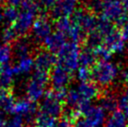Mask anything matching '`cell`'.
Wrapping results in <instances>:
<instances>
[{
    "instance_id": "41",
    "label": "cell",
    "mask_w": 128,
    "mask_h": 127,
    "mask_svg": "<svg viewBox=\"0 0 128 127\" xmlns=\"http://www.w3.org/2000/svg\"><path fill=\"white\" fill-rule=\"evenodd\" d=\"M27 127H41V126H39L38 124H36V122L35 124H29Z\"/></svg>"
},
{
    "instance_id": "4",
    "label": "cell",
    "mask_w": 128,
    "mask_h": 127,
    "mask_svg": "<svg viewBox=\"0 0 128 127\" xmlns=\"http://www.w3.org/2000/svg\"><path fill=\"white\" fill-rule=\"evenodd\" d=\"M50 80L48 72L36 70L33 73L30 80L25 86V92L27 98L33 102L38 101L45 95V89Z\"/></svg>"
},
{
    "instance_id": "39",
    "label": "cell",
    "mask_w": 128,
    "mask_h": 127,
    "mask_svg": "<svg viewBox=\"0 0 128 127\" xmlns=\"http://www.w3.org/2000/svg\"><path fill=\"white\" fill-rule=\"evenodd\" d=\"M124 7L126 13H128V0H124Z\"/></svg>"
},
{
    "instance_id": "3",
    "label": "cell",
    "mask_w": 128,
    "mask_h": 127,
    "mask_svg": "<svg viewBox=\"0 0 128 127\" xmlns=\"http://www.w3.org/2000/svg\"><path fill=\"white\" fill-rule=\"evenodd\" d=\"M80 52L82 50L78 43L68 41L57 54V63L70 73L78 70Z\"/></svg>"
},
{
    "instance_id": "9",
    "label": "cell",
    "mask_w": 128,
    "mask_h": 127,
    "mask_svg": "<svg viewBox=\"0 0 128 127\" xmlns=\"http://www.w3.org/2000/svg\"><path fill=\"white\" fill-rule=\"evenodd\" d=\"M52 25L47 15H41L36 18L32 27V36L36 41L43 42L52 33Z\"/></svg>"
},
{
    "instance_id": "14",
    "label": "cell",
    "mask_w": 128,
    "mask_h": 127,
    "mask_svg": "<svg viewBox=\"0 0 128 127\" xmlns=\"http://www.w3.org/2000/svg\"><path fill=\"white\" fill-rule=\"evenodd\" d=\"M82 117L89 126L100 127L106 120V111L100 106H91L82 114Z\"/></svg>"
},
{
    "instance_id": "18",
    "label": "cell",
    "mask_w": 128,
    "mask_h": 127,
    "mask_svg": "<svg viewBox=\"0 0 128 127\" xmlns=\"http://www.w3.org/2000/svg\"><path fill=\"white\" fill-rule=\"evenodd\" d=\"M31 44L29 42V40L25 38H22L20 39H17L13 43L12 47V52L15 54V56L21 59L24 57L30 56L29 54L31 52Z\"/></svg>"
},
{
    "instance_id": "35",
    "label": "cell",
    "mask_w": 128,
    "mask_h": 127,
    "mask_svg": "<svg viewBox=\"0 0 128 127\" xmlns=\"http://www.w3.org/2000/svg\"><path fill=\"white\" fill-rule=\"evenodd\" d=\"M121 78H122V80L128 84V68H125L124 70L122 71Z\"/></svg>"
},
{
    "instance_id": "23",
    "label": "cell",
    "mask_w": 128,
    "mask_h": 127,
    "mask_svg": "<svg viewBox=\"0 0 128 127\" xmlns=\"http://www.w3.org/2000/svg\"><path fill=\"white\" fill-rule=\"evenodd\" d=\"M119 102L113 94H105L100 98V106L103 108L106 112L113 113L117 110V106Z\"/></svg>"
},
{
    "instance_id": "40",
    "label": "cell",
    "mask_w": 128,
    "mask_h": 127,
    "mask_svg": "<svg viewBox=\"0 0 128 127\" xmlns=\"http://www.w3.org/2000/svg\"><path fill=\"white\" fill-rule=\"evenodd\" d=\"M4 21V16H3V11H0V24Z\"/></svg>"
},
{
    "instance_id": "20",
    "label": "cell",
    "mask_w": 128,
    "mask_h": 127,
    "mask_svg": "<svg viewBox=\"0 0 128 127\" xmlns=\"http://www.w3.org/2000/svg\"><path fill=\"white\" fill-rule=\"evenodd\" d=\"M35 67V61L31 56L24 57L19 59L18 63L13 66V71L15 76H20L22 74H28Z\"/></svg>"
},
{
    "instance_id": "13",
    "label": "cell",
    "mask_w": 128,
    "mask_h": 127,
    "mask_svg": "<svg viewBox=\"0 0 128 127\" xmlns=\"http://www.w3.org/2000/svg\"><path fill=\"white\" fill-rule=\"evenodd\" d=\"M104 46L112 53H121L125 49V39L120 31L114 28L103 38Z\"/></svg>"
},
{
    "instance_id": "10",
    "label": "cell",
    "mask_w": 128,
    "mask_h": 127,
    "mask_svg": "<svg viewBox=\"0 0 128 127\" xmlns=\"http://www.w3.org/2000/svg\"><path fill=\"white\" fill-rule=\"evenodd\" d=\"M50 80L54 90H64L71 80V73L57 64L52 70Z\"/></svg>"
},
{
    "instance_id": "11",
    "label": "cell",
    "mask_w": 128,
    "mask_h": 127,
    "mask_svg": "<svg viewBox=\"0 0 128 127\" xmlns=\"http://www.w3.org/2000/svg\"><path fill=\"white\" fill-rule=\"evenodd\" d=\"M76 90L78 92V95H80V105L78 106V108L80 106H82V105H85V104H91L92 99L96 98L97 96L100 95L99 88L96 84H94V82H80ZM77 108V110H78Z\"/></svg>"
},
{
    "instance_id": "17",
    "label": "cell",
    "mask_w": 128,
    "mask_h": 127,
    "mask_svg": "<svg viewBox=\"0 0 128 127\" xmlns=\"http://www.w3.org/2000/svg\"><path fill=\"white\" fill-rule=\"evenodd\" d=\"M14 77L12 66L10 64L0 66V90H10Z\"/></svg>"
},
{
    "instance_id": "29",
    "label": "cell",
    "mask_w": 128,
    "mask_h": 127,
    "mask_svg": "<svg viewBox=\"0 0 128 127\" xmlns=\"http://www.w3.org/2000/svg\"><path fill=\"white\" fill-rule=\"evenodd\" d=\"M96 56L97 59H100L101 61H110L113 53L110 52V50L106 48L104 45H99L94 49Z\"/></svg>"
},
{
    "instance_id": "28",
    "label": "cell",
    "mask_w": 128,
    "mask_h": 127,
    "mask_svg": "<svg viewBox=\"0 0 128 127\" xmlns=\"http://www.w3.org/2000/svg\"><path fill=\"white\" fill-rule=\"evenodd\" d=\"M12 49L8 44H0V66L7 64L11 59Z\"/></svg>"
},
{
    "instance_id": "12",
    "label": "cell",
    "mask_w": 128,
    "mask_h": 127,
    "mask_svg": "<svg viewBox=\"0 0 128 127\" xmlns=\"http://www.w3.org/2000/svg\"><path fill=\"white\" fill-rule=\"evenodd\" d=\"M78 0H58L50 10V14L54 19L68 18L76 11Z\"/></svg>"
},
{
    "instance_id": "15",
    "label": "cell",
    "mask_w": 128,
    "mask_h": 127,
    "mask_svg": "<svg viewBox=\"0 0 128 127\" xmlns=\"http://www.w3.org/2000/svg\"><path fill=\"white\" fill-rule=\"evenodd\" d=\"M35 68L36 70L48 72L57 63V57L48 50H41L36 53L35 56Z\"/></svg>"
},
{
    "instance_id": "24",
    "label": "cell",
    "mask_w": 128,
    "mask_h": 127,
    "mask_svg": "<svg viewBox=\"0 0 128 127\" xmlns=\"http://www.w3.org/2000/svg\"><path fill=\"white\" fill-rule=\"evenodd\" d=\"M19 13H20V10H18V8L16 7L8 6L7 8H4L3 10L4 20L8 24H14L16 21L18 20Z\"/></svg>"
},
{
    "instance_id": "44",
    "label": "cell",
    "mask_w": 128,
    "mask_h": 127,
    "mask_svg": "<svg viewBox=\"0 0 128 127\" xmlns=\"http://www.w3.org/2000/svg\"><path fill=\"white\" fill-rule=\"evenodd\" d=\"M56 127H57V126H56Z\"/></svg>"
},
{
    "instance_id": "7",
    "label": "cell",
    "mask_w": 128,
    "mask_h": 127,
    "mask_svg": "<svg viewBox=\"0 0 128 127\" xmlns=\"http://www.w3.org/2000/svg\"><path fill=\"white\" fill-rule=\"evenodd\" d=\"M72 22L77 24L84 32V34H91L94 31L98 24V20L91 12L83 10H78L72 15Z\"/></svg>"
},
{
    "instance_id": "2",
    "label": "cell",
    "mask_w": 128,
    "mask_h": 127,
    "mask_svg": "<svg viewBox=\"0 0 128 127\" xmlns=\"http://www.w3.org/2000/svg\"><path fill=\"white\" fill-rule=\"evenodd\" d=\"M120 68L117 64L111 61H100L92 68V80L94 83L102 88H107L117 80Z\"/></svg>"
},
{
    "instance_id": "25",
    "label": "cell",
    "mask_w": 128,
    "mask_h": 127,
    "mask_svg": "<svg viewBox=\"0 0 128 127\" xmlns=\"http://www.w3.org/2000/svg\"><path fill=\"white\" fill-rule=\"evenodd\" d=\"M17 36H18V34L16 30L14 29L13 25H10V26H7L4 28V30L2 31L1 38L5 44L8 45L10 43L15 42L17 40Z\"/></svg>"
},
{
    "instance_id": "5",
    "label": "cell",
    "mask_w": 128,
    "mask_h": 127,
    "mask_svg": "<svg viewBox=\"0 0 128 127\" xmlns=\"http://www.w3.org/2000/svg\"><path fill=\"white\" fill-rule=\"evenodd\" d=\"M101 19L122 24L126 18L124 0H101Z\"/></svg>"
},
{
    "instance_id": "6",
    "label": "cell",
    "mask_w": 128,
    "mask_h": 127,
    "mask_svg": "<svg viewBox=\"0 0 128 127\" xmlns=\"http://www.w3.org/2000/svg\"><path fill=\"white\" fill-rule=\"evenodd\" d=\"M63 110V101L57 95L56 91L52 89L46 92L42 102L40 104L38 112L56 119L58 117L62 116Z\"/></svg>"
},
{
    "instance_id": "19",
    "label": "cell",
    "mask_w": 128,
    "mask_h": 127,
    "mask_svg": "<svg viewBox=\"0 0 128 127\" xmlns=\"http://www.w3.org/2000/svg\"><path fill=\"white\" fill-rule=\"evenodd\" d=\"M15 102L14 96L10 90H0V110L3 112H13Z\"/></svg>"
},
{
    "instance_id": "42",
    "label": "cell",
    "mask_w": 128,
    "mask_h": 127,
    "mask_svg": "<svg viewBox=\"0 0 128 127\" xmlns=\"http://www.w3.org/2000/svg\"><path fill=\"white\" fill-rule=\"evenodd\" d=\"M126 50H127V52H128V44H127V47H126Z\"/></svg>"
},
{
    "instance_id": "36",
    "label": "cell",
    "mask_w": 128,
    "mask_h": 127,
    "mask_svg": "<svg viewBox=\"0 0 128 127\" xmlns=\"http://www.w3.org/2000/svg\"><path fill=\"white\" fill-rule=\"evenodd\" d=\"M8 3V6H12V7H17L20 6L22 0H5Z\"/></svg>"
},
{
    "instance_id": "31",
    "label": "cell",
    "mask_w": 128,
    "mask_h": 127,
    "mask_svg": "<svg viewBox=\"0 0 128 127\" xmlns=\"http://www.w3.org/2000/svg\"><path fill=\"white\" fill-rule=\"evenodd\" d=\"M22 120H24V119L22 117L15 115L11 120L7 122L5 127H24L22 126Z\"/></svg>"
},
{
    "instance_id": "30",
    "label": "cell",
    "mask_w": 128,
    "mask_h": 127,
    "mask_svg": "<svg viewBox=\"0 0 128 127\" xmlns=\"http://www.w3.org/2000/svg\"><path fill=\"white\" fill-rule=\"evenodd\" d=\"M77 78L80 82H89L92 80V69L80 66L77 70Z\"/></svg>"
},
{
    "instance_id": "8",
    "label": "cell",
    "mask_w": 128,
    "mask_h": 127,
    "mask_svg": "<svg viewBox=\"0 0 128 127\" xmlns=\"http://www.w3.org/2000/svg\"><path fill=\"white\" fill-rule=\"evenodd\" d=\"M12 113H14L16 116L26 118L27 122L31 124L34 119L36 120V117L38 115L36 105L35 104V102L31 101L28 98L19 99L18 101L15 102L14 108H13V112Z\"/></svg>"
},
{
    "instance_id": "27",
    "label": "cell",
    "mask_w": 128,
    "mask_h": 127,
    "mask_svg": "<svg viewBox=\"0 0 128 127\" xmlns=\"http://www.w3.org/2000/svg\"><path fill=\"white\" fill-rule=\"evenodd\" d=\"M54 25H55V29L57 32L62 33L66 36L69 29L71 28L72 26V21L69 20L68 18H61V19L56 20Z\"/></svg>"
},
{
    "instance_id": "43",
    "label": "cell",
    "mask_w": 128,
    "mask_h": 127,
    "mask_svg": "<svg viewBox=\"0 0 128 127\" xmlns=\"http://www.w3.org/2000/svg\"><path fill=\"white\" fill-rule=\"evenodd\" d=\"M127 127H128V126H127Z\"/></svg>"
},
{
    "instance_id": "38",
    "label": "cell",
    "mask_w": 128,
    "mask_h": 127,
    "mask_svg": "<svg viewBox=\"0 0 128 127\" xmlns=\"http://www.w3.org/2000/svg\"><path fill=\"white\" fill-rule=\"evenodd\" d=\"M122 97H124L126 101H128V84L125 86L124 92V95H122Z\"/></svg>"
},
{
    "instance_id": "16",
    "label": "cell",
    "mask_w": 128,
    "mask_h": 127,
    "mask_svg": "<svg viewBox=\"0 0 128 127\" xmlns=\"http://www.w3.org/2000/svg\"><path fill=\"white\" fill-rule=\"evenodd\" d=\"M66 43V36L59 32H54L52 33L44 41L43 44L46 47L48 52H52V54H58L59 52L63 49V47Z\"/></svg>"
},
{
    "instance_id": "22",
    "label": "cell",
    "mask_w": 128,
    "mask_h": 127,
    "mask_svg": "<svg viewBox=\"0 0 128 127\" xmlns=\"http://www.w3.org/2000/svg\"><path fill=\"white\" fill-rule=\"evenodd\" d=\"M127 119L122 110H116L111 113L106 122L105 127H127Z\"/></svg>"
},
{
    "instance_id": "26",
    "label": "cell",
    "mask_w": 128,
    "mask_h": 127,
    "mask_svg": "<svg viewBox=\"0 0 128 127\" xmlns=\"http://www.w3.org/2000/svg\"><path fill=\"white\" fill-rule=\"evenodd\" d=\"M35 122L41 127H56V120L54 118L38 112Z\"/></svg>"
},
{
    "instance_id": "33",
    "label": "cell",
    "mask_w": 128,
    "mask_h": 127,
    "mask_svg": "<svg viewBox=\"0 0 128 127\" xmlns=\"http://www.w3.org/2000/svg\"><path fill=\"white\" fill-rule=\"evenodd\" d=\"M58 0H39V5L44 8H52Z\"/></svg>"
},
{
    "instance_id": "21",
    "label": "cell",
    "mask_w": 128,
    "mask_h": 127,
    "mask_svg": "<svg viewBox=\"0 0 128 127\" xmlns=\"http://www.w3.org/2000/svg\"><path fill=\"white\" fill-rule=\"evenodd\" d=\"M96 59L97 58L96 56L94 49L87 47V48L83 49L80 52V66L90 68L91 66H94L96 64Z\"/></svg>"
},
{
    "instance_id": "1",
    "label": "cell",
    "mask_w": 128,
    "mask_h": 127,
    "mask_svg": "<svg viewBox=\"0 0 128 127\" xmlns=\"http://www.w3.org/2000/svg\"><path fill=\"white\" fill-rule=\"evenodd\" d=\"M20 8L18 20L13 24V27L18 36H24L32 30L33 24L38 14L39 4L35 0H22Z\"/></svg>"
},
{
    "instance_id": "37",
    "label": "cell",
    "mask_w": 128,
    "mask_h": 127,
    "mask_svg": "<svg viewBox=\"0 0 128 127\" xmlns=\"http://www.w3.org/2000/svg\"><path fill=\"white\" fill-rule=\"evenodd\" d=\"M6 120L4 119V115L3 113L0 111V127H5L6 126Z\"/></svg>"
},
{
    "instance_id": "32",
    "label": "cell",
    "mask_w": 128,
    "mask_h": 127,
    "mask_svg": "<svg viewBox=\"0 0 128 127\" xmlns=\"http://www.w3.org/2000/svg\"><path fill=\"white\" fill-rule=\"evenodd\" d=\"M119 106H120V108L122 110V112L124 114L125 118L128 120V101H126L122 96L119 100Z\"/></svg>"
},
{
    "instance_id": "34",
    "label": "cell",
    "mask_w": 128,
    "mask_h": 127,
    "mask_svg": "<svg viewBox=\"0 0 128 127\" xmlns=\"http://www.w3.org/2000/svg\"><path fill=\"white\" fill-rule=\"evenodd\" d=\"M122 26V35L124 36V38L125 40H128V17L124 19V21L122 22V24H121Z\"/></svg>"
}]
</instances>
